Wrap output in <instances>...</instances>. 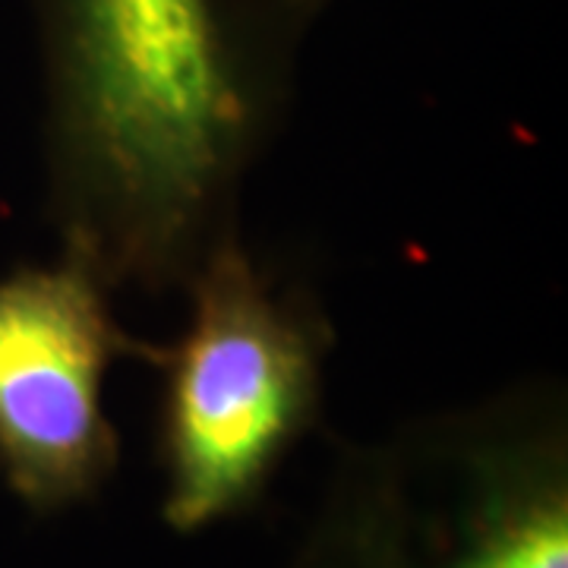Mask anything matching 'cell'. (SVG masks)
Returning <instances> with one entry per match:
<instances>
[{
	"label": "cell",
	"instance_id": "cell-1",
	"mask_svg": "<svg viewBox=\"0 0 568 568\" xmlns=\"http://www.w3.org/2000/svg\"><path fill=\"white\" fill-rule=\"evenodd\" d=\"M82 183L140 250L171 244L241 133L209 0H63Z\"/></svg>",
	"mask_w": 568,
	"mask_h": 568
},
{
	"label": "cell",
	"instance_id": "cell-4",
	"mask_svg": "<svg viewBox=\"0 0 568 568\" xmlns=\"http://www.w3.org/2000/svg\"><path fill=\"white\" fill-rule=\"evenodd\" d=\"M455 568H568V508L544 493L489 521Z\"/></svg>",
	"mask_w": 568,
	"mask_h": 568
},
{
	"label": "cell",
	"instance_id": "cell-2",
	"mask_svg": "<svg viewBox=\"0 0 568 568\" xmlns=\"http://www.w3.org/2000/svg\"><path fill=\"white\" fill-rule=\"evenodd\" d=\"M316 357L241 253L222 250L196 287L193 325L168 379V518L200 528L244 499L304 424Z\"/></svg>",
	"mask_w": 568,
	"mask_h": 568
},
{
	"label": "cell",
	"instance_id": "cell-3",
	"mask_svg": "<svg viewBox=\"0 0 568 568\" xmlns=\"http://www.w3.org/2000/svg\"><path fill=\"white\" fill-rule=\"evenodd\" d=\"M126 351L85 263L0 282V462L26 499H73L111 467L102 379Z\"/></svg>",
	"mask_w": 568,
	"mask_h": 568
}]
</instances>
